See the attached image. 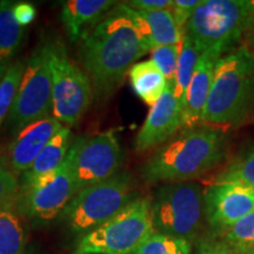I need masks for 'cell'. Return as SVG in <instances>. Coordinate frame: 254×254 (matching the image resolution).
I'll return each instance as SVG.
<instances>
[{
	"instance_id": "6da1fadb",
	"label": "cell",
	"mask_w": 254,
	"mask_h": 254,
	"mask_svg": "<svg viewBox=\"0 0 254 254\" xmlns=\"http://www.w3.org/2000/svg\"><path fill=\"white\" fill-rule=\"evenodd\" d=\"M81 40L79 56L98 97H107L116 91L135 62L151 52L120 4Z\"/></svg>"
},
{
	"instance_id": "7a4b0ae2",
	"label": "cell",
	"mask_w": 254,
	"mask_h": 254,
	"mask_svg": "<svg viewBox=\"0 0 254 254\" xmlns=\"http://www.w3.org/2000/svg\"><path fill=\"white\" fill-rule=\"evenodd\" d=\"M227 136L209 125L184 128L141 167L146 183H185L204 176L224 160Z\"/></svg>"
},
{
	"instance_id": "3957f363",
	"label": "cell",
	"mask_w": 254,
	"mask_h": 254,
	"mask_svg": "<svg viewBox=\"0 0 254 254\" xmlns=\"http://www.w3.org/2000/svg\"><path fill=\"white\" fill-rule=\"evenodd\" d=\"M254 109V53L240 45L218 60L202 124L236 125Z\"/></svg>"
},
{
	"instance_id": "277c9868",
	"label": "cell",
	"mask_w": 254,
	"mask_h": 254,
	"mask_svg": "<svg viewBox=\"0 0 254 254\" xmlns=\"http://www.w3.org/2000/svg\"><path fill=\"white\" fill-rule=\"evenodd\" d=\"M154 233L151 196H136L113 218L79 237L73 254H133Z\"/></svg>"
},
{
	"instance_id": "5b68a950",
	"label": "cell",
	"mask_w": 254,
	"mask_h": 254,
	"mask_svg": "<svg viewBox=\"0 0 254 254\" xmlns=\"http://www.w3.org/2000/svg\"><path fill=\"white\" fill-rule=\"evenodd\" d=\"M252 25L250 0H202L189 20L185 36L200 53L236 49V44Z\"/></svg>"
},
{
	"instance_id": "8992f818",
	"label": "cell",
	"mask_w": 254,
	"mask_h": 254,
	"mask_svg": "<svg viewBox=\"0 0 254 254\" xmlns=\"http://www.w3.org/2000/svg\"><path fill=\"white\" fill-rule=\"evenodd\" d=\"M131 174L120 172L87 186L73 196L59 215L72 233L81 237L113 218L136 196Z\"/></svg>"
},
{
	"instance_id": "52a82bcc",
	"label": "cell",
	"mask_w": 254,
	"mask_h": 254,
	"mask_svg": "<svg viewBox=\"0 0 254 254\" xmlns=\"http://www.w3.org/2000/svg\"><path fill=\"white\" fill-rule=\"evenodd\" d=\"M152 219L154 232L192 244L206 220L204 190L192 182L165 184L152 198Z\"/></svg>"
},
{
	"instance_id": "ba28073f",
	"label": "cell",
	"mask_w": 254,
	"mask_h": 254,
	"mask_svg": "<svg viewBox=\"0 0 254 254\" xmlns=\"http://www.w3.org/2000/svg\"><path fill=\"white\" fill-rule=\"evenodd\" d=\"M75 194L71 146L67 157L56 171L33 180L19 183L15 206L24 219L46 222L59 218Z\"/></svg>"
},
{
	"instance_id": "9c48e42d",
	"label": "cell",
	"mask_w": 254,
	"mask_h": 254,
	"mask_svg": "<svg viewBox=\"0 0 254 254\" xmlns=\"http://www.w3.org/2000/svg\"><path fill=\"white\" fill-rule=\"evenodd\" d=\"M52 75V116L67 126L82 118L92 101V84L84 71L71 62L65 47L50 44Z\"/></svg>"
},
{
	"instance_id": "30bf717a",
	"label": "cell",
	"mask_w": 254,
	"mask_h": 254,
	"mask_svg": "<svg viewBox=\"0 0 254 254\" xmlns=\"http://www.w3.org/2000/svg\"><path fill=\"white\" fill-rule=\"evenodd\" d=\"M52 113V75L50 44L41 45L26 62L17 97L8 114L13 131L19 132L32 123L50 118Z\"/></svg>"
},
{
	"instance_id": "8fae6325",
	"label": "cell",
	"mask_w": 254,
	"mask_h": 254,
	"mask_svg": "<svg viewBox=\"0 0 254 254\" xmlns=\"http://www.w3.org/2000/svg\"><path fill=\"white\" fill-rule=\"evenodd\" d=\"M72 148L77 193L85 187L113 177L123 164L122 147L113 129L90 139L79 138L73 142Z\"/></svg>"
},
{
	"instance_id": "7c38bea8",
	"label": "cell",
	"mask_w": 254,
	"mask_h": 254,
	"mask_svg": "<svg viewBox=\"0 0 254 254\" xmlns=\"http://www.w3.org/2000/svg\"><path fill=\"white\" fill-rule=\"evenodd\" d=\"M206 221L217 236L254 212V186L218 179L204 192Z\"/></svg>"
},
{
	"instance_id": "4fadbf2b",
	"label": "cell",
	"mask_w": 254,
	"mask_h": 254,
	"mask_svg": "<svg viewBox=\"0 0 254 254\" xmlns=\"http://www.w3.org/2000/svg\"><path fill=\"white\" fill-rule=\"evenodd\" d=\"M184 127V110L168 84L161 98L150 109L134 139V150L145 152L170 140Z\"/></svg>"
},
{
	"instance_id": "5bb4252c",
	"label": "cell",
	"mask_w": 254,
	"mask_h": 254,
	"mask_svg": "<svg viewBox=\"0 0 254 254\" xmlns=\"http://www.w3.org/2000/svg\"><path fill=\"white\" fill-rule=\"evenodd\" d=\"M63 127L62 123L50 117L20 129L9 145V163L12 168L23 173L27 171L43 148Z\"/></svg>"
},
{
	"instance_id": "9a60e30c",
	"label": "cell",
	"mask_w": 254,
	"mask_h": 254,
	"mask_svg": "<svg viewBox=\"0 0 254 254\" xmlns=\"http://www.w3.org/2000/svg\"><path fill=\"white\" fill-rule=\"evenodd\" d=\"M224 56L221 51L211 50L201 53L186 93L184 109V128H192L202 124L214 69L218 60Z\"/></svg>"
},
{
	"instance_id": "2e32d148",
	"label": "cell",
	"mask_w": 254,
	"mask_h": 254,
	"mask_svg": "<svg viewBox=\"0 0 254 254\" xmlns=\"http://www.w3.org/2000/svg\"><path fill=\"white\" fill-rule=\"evenodd\" d=\"M111 0H68L64 4L62 21L72 43L81 39L113 7Z\"/></svg>"
},
{
	"instance_id": "e0dca14e",
	"label": "cell",
	"mask_w": 254,
	"mask_h": 254,
	"mask_svg": "<svg viewBox=\"0 0 254 254\" xmlns=\"http://www.w3.org/2000/svg\"><path fill=\"white\" fill-rule=\"evenodd\" d=\"M72 133L68 127H63L49 141L38 155L32 166L21 174L20 182H28L53 172L64 163L71 148Z\"/></svg>"
},
{
	"instance_id": "ac0fdd59",
	"label": "cell",
	"mask_w": 254,
	"mask_h": 254,
	"mask_svg": "<svg viewBox=\"0 0 254 254\" xmlns=\"http://www.w3.org/2000/svg\"><path fill=\"white\" fill-rule=\"evenodd\" d=\"M134 93L148 106H153L166 91L168 81L152 60L135 63L128 71Z\"/></svg>"
},
{
	"instance_id": "d6986e66",
	"label": "cell",
	"mask_w": 254,
	"mask_h": 254,
	"mask_svg": "<svg viewBox=\"0 0 254 254\" xmlns=\"http://www.w3.org/2000/svg\"><path fill=\"white\" fill-rule=\"evenodd\" d=\"M27 230L15 201L0 208V254H25Z\"/></svg>"
},
{
	"instance_id": "ffe728a7",
	"label": "cell",
	"mask_w": 254,
	"mask_h": 254,
	"mask_svg": "<svg viewBox=\"0 0 254 254\" xmlns=\"http://www.w3.org/2000/svg\"><path fill=\"white\" fill-rule=\"evenodd\" d=\"M13 6L14 2L9 0L0 4V66L8 65L24 37V27L14 19Z\"/></svg>"
},
{
	"instance_id": "44dd1931",
	"label": "cell",
	"mask_w": 254,
	"mask_h": 254,
	"mask_svg": "<svg viewBox=\"0 0 254 254\" xmlns=\"http://www.w3.org/2000/svg\"><path fill=\"white\" fill-rule=\"evenodd\" d=\"M140 14L151 28L155 47L174 45L183 41L185 34L178 26L171 8L154 12H140Z\"/></svg>"
},
{
	"instance_id": "7402d4cb",
	"label": "cell",
	"mask_w": 254,
	"mask_h": 254,
	"mask_svg": "<svg viewBox=\"0 0 254 254\" xmlns=\"http://www.w3.org/2000/svg\"><path fill=\"white\" fill-rule=\"evenodd\" d=\"M200 56H201V53L192 43V40L187 36L184 37L182 52H180L179 60H178L176 78H174L173 84L174 95H176L179 104L182 105L183 110L185 109L186 105L187 88L190 86V79L193 77Z\"/></svg>"
},
{
	"instance_id": "603a6c76",
	"label": "cell",
	"mask_w": 254,
	"mask_h": 254,
	"mask_svg": "<svg viewBox=\"0 0 254 254\" xmlns=\"http://www.w3.org/2000/svg\"><path fill=\"white\" fill-rule=\"evenodd\" d=\"M25 68L26 62L18 60L6 66L4 74L0 78V126L13 106Z\"/></svg>"
},
{
	"instance_id": "cb8c5ba5",
	"label": "cell",
	"mask_w": 254,
	"mask_h": 254,
	"mask_svg": "<svg viewBox=\"0 0 254 254\" xmlns=\"http://www.w3.org/2000/svg\"><path fill=\"white\" fill-rule=\"evenodd\" d=\"M219 237L238 253L254 254V212L240 219Z\"/></svg>"
},
{
	"instance_id": "d4e9b609",
	"label": "cell",
	"mask_w": 254,
	"mask_h": 254,
	"mask_svg": "<svg viewBox=\"0 0 254 254\" xmlns=\"http://www.w3.org/2000/svg\"><path fill=\"white\" fill-rule=\"evenodd\" d=\"M192 244L167 234L154 232L133 254H190Z\"/></svg>"
},
{
	"instance_id": "484cf974",
	"label": "cell",
	"mask_w": 254,
	"mask_h": 254,
	"mask_svg": "<svg viewBox=\"0 0 254 254\" xmlns=\"http://www.w3.org/2000/svg\"><path fill=\"white\" fill-rule=\"evenodd\" d=\"M182 46L183 41L179 44H174V45L157 46L151 51V60L158 66L168 84H174Z\"/></svg>"
},
{
	"instance_id": "4316f807",
	"label": "cell",
	"mask_w": 254,
	"mask_h": 254,
	"mask_svg": "<svg viewBox=\"0 0 254 254\" xmlns=\"http://www.w3.org/2000/svg\"><path fill=\"white\" fill-rule=\"evenodd\" d=\"M219 179L239 180L254 186V145L236 159Z\"/></svg>"
},
{
	"instance_id": "83f0119b",
	"label": "cell",
	"mask_w": 254,
	"mask_h": 254,
	"mask_svg": "<svg viewBox=\"0 0 254 254\" xmlns=\"http://www.w3.org/2000/svg\"><path fill=\"white\" fill-rule=\"evenodd\" d=\"M19 182L11 171L0 165V208L17 199Z\"/></svg>"
},
{
	"instance_id": "f1b7e54d",
	"label": "cell",
	"mask_w": 254,
	"mask_h": 254,
	"mask_svg": "<svg viewBox=\"0 0 254 254\" xmlns=\"http://www.w3.org/2000/svg\"><path fill=\"white\" fill-rule=\"evenodd\" d=\"M202 0H173L171 11L174 15L178 26L185 34L186 25Z\"/></svg>"
},
{
	"instance_id": "f546056e",
	"label": "cell",
	"mask_w": 254,
	"mask_h": 254,
	"mask_svg": "<svg viewBox=\"0 0 254 254\" xmlns=\"http://www.w3.org/2000/svg\"><path fill=\"white\" fill-rule=\"evenodd\" d=\"M195 254H240L220 238H204L196 244Z\"/></svg>"
},
{
	"instance_id": "4dcf8cb0",
	"label": "cell",
	"mask_w": 254,
	"mask_h": 254,
	"mask_svg": "<svg viewBox=\"0 0 254 254\" xmlns=\"http://www.w3.org/2000/svg\"><path fill=\"white\" fill-rule=\"evenodd\" d=\"M13 15L15 21L20 25L21 27L28 26L34 21L37 17L36 6L32 5L31 2H14L13 6Z\"/></svg>"
},
{
	"instance_id": "1f68e13d",
	"label": "cell",
	"mask_w": 254,
	"mask_h": 254,
	"mask_svg": "<svg viewBox=\"0 0 254 254\" xmlns=\"http://www.w3.org/2000/svg\"><path fill=\"white\" fill-rule=\"evenodd\" d=\"M125 4L135 11L154 12L171 8L173 6V0H131Z\"/></svg>"
},
{
	"instance_id": "d6a6232c",
	"label": "cell",
	"mask_w": 254,
	"mask_h": 254,
	"mask_svg": "<svg viewBox=\"0 0 254 254\" xmlns=\"http://www.w3.org/2000/svg\"><path fill=\"white\" fill-rule=\"evenodd\" d=\"M251 2V9H252V25H251L250 31L253 32L254 31V0H250Z\"/></svg>"
},
{
	"instance_id": "836d02e7",
	"label": "cell",
	"mask_w": 254,
	"mask_h": 254,
	"mask_svg": "<svg viewBox=\"0 0 254 254\" xmlns=\"http://www.w3.org/2000/svg\"><path fill=\"white\" fill-rule=\"evenodd\" d=\"M5 68H6V66H0V78H1V75L4 74Z\"/></svg>"
},
{
	"instance_id": "e575fe53",
	"label": "cell",
	"mask_w": 254,
	"mask_h": 254,
	"mask_svg": "<svg viewBox=\"0 0 254 254\" xmlns=\"http://www.w3.org/2000/svg\"><path fill=\"white\" fill-rule=\"evenodd\" d=\"M0 4H1V1H0Z\"/></svg>"
},
{
	"instance_id": "d590c367",
	"label": "cell",
	"mask_w": 254,
	"mask_h": 254,
	"mask_svg": "<svg viewBox=\"0 0 254 254\" xmlns=\"http://www.w3.org/2000/svg\"><path fill=\"white\" fill-rule=\"evenodd\" d=\"M253 33H254V31H253Z\"/></svg>"
}]
</instances>
